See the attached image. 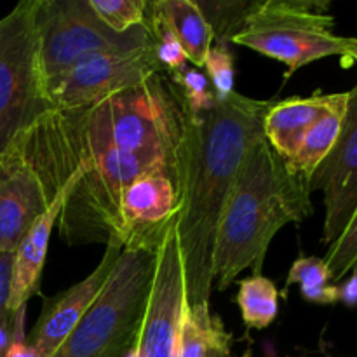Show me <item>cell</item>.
Returning <instances> with one entry per match:
<instances>
[{
	"label": "cell",
	"mask_w": 357,
	"mask_h": 357,
	"mask_svg": "<svg viewBox=\"0 0 357 357\" xmlns=\"http://www.w3.org/2000/svg\"><path fill=\"white\" fill-rule=\"evenodd\" d=\"M52 112L84 171L58 220L59 237L68 246L107 244L117 236L119 202L136 178L164 173L178 181L185 100L164 72L91 107Z\"/></svg>",
	"instance_id": "1"
},
{
	"label": "cell",
	"mask_w": 357,
	"mask_h": 357,
	"mask_svg": "<svg viewBox=\"0 0 357 357\" xmlns=\"http://www.w3.org/2000/svg\"><path fill=\"white\" fill-rule=\"evenodd\" d=\"M272 103L237 91L199 114L185 103L176 234L188 305H209L220 222L248 152L264 138V119Z\"/></svg>",
	"instance_id": "2"
},
{
	"label": "cell",
	"mask_w": 357,
	"mask_h": 357,
	"mask_svg": "<svg viewBox=\"0 0 357 357\" xmlns=\"http://www.w3.org/2000/svg\"><path fill=\"white\" fill-rule=\"evenodd\" d=\"M309 181L293 174L264 138L248 152L216 236L213 284L225 291L241 272L258 275L275 234L314 213Z\"/></svg>",
	"instance_id": "3"
},
{
	"label": "cell",
	"mask_w": 357,
	"mask_h": 357,
	"mask_svg": "<svg viewBox=\"0 0 357 357\" xmlns=\"http://www.w3.org/2000/svg\"><path fill=\"white\" fill-rule=\"evenodd\" d=\"M164 230L124 241L100 295L51 357H124L131 351L142 333Z\"/></svg>",
	"instance_id": "4"
},
{
	"label": "cell",
	"mask_w": 357,
	"mask_h": 357,
	"mask_svg": "<svg viewBox=\"0 0 357 357\" xmlns=\"http://www.w3.org/2000/svg\"><path fill=\"white\" fill-rule=\"evenodd\" d=\"M328 9V2L314 0H260L230 42L284 63L288 79L317 59L347 56L351 38L333 33Z\"/></svg>",
	"instance_id": "5"
},
{
	"label": "cell",
	"mask_w": 357,
	"mask_h": 357,
	"mask_svg": "<svg viewBox=\"0 0 357 357\" xmlns=\"http://www.w3.org/2000/svg\"><path fill=\"white\" fill-rule=\"evenodd\" d=\"M35 21L45 94L63 73L89 56L136 51L152 42L145 23L126 33L112 31L87 0H38Z\"/></svg>",
	"instance_id": "6"
},
{
	"label": "cell",
	"mask_w": 357,
	"mask_h": 357,
	"mask_svg": "<svg viewBox=\"0 0 357 357\" xmlns=\"http://www.w3.org/2000/svg\"><path fill=\"white\" fill-rule=\"evenodd\" d=\"M38 0H23L0 20V153L51 110L40 72Z\"/></svg>",
	"instance_id": "7"
},
{
	"label": "cell",
	"mask_w": 357,
	"mask_h": 357,
	"mask_svg": "<svg viewBox=\"0 0 357 357\" xmlns=\"http://www.w3.org/2000/svg\"><path fill=\"white\" fill-rule=\"evenodd\" d=\"M164 72L153 45L126 52H101L63 73L47 91L51 110H79Z\"/></svg>",
	"instance_id": "8"
},
{
	"label": "cell",
	"mask_w": 357,
	"mask_h": 357,
	"mask_svg": "<svg viewBox=\"0 0 357 357\" xmlns=\"http://www.w3.org/2000/svg\"><path fill=\"white\" fill-rule=\"evenodd\" d=\"M176 222L178 213L166 225L157 248L155 274L139 333V349L143 357L174 356L181 302L185 298Z\"/></svg>",
	"instance_id": "9"
},
{
	"label": "cell",
	"mask_w": 357,
	"mask_h": 357,
	"mask_svg": "<svg viewBox=\"0 0 357 357\" xmlns=\"http://www.w3.org/2000/svg\"><path fill=\"white\" fill-rule=\"evenodd\" d=\"M309 188L324 194L323 243L331 246L357 209V84L349 91L337 143L312 173Z\"/></svg>",
	"instance_id": "10"
},
{
	"label": "cell",
	"mask_w": 357,
	"mask_h": 357,
	"mask_svg": "<svg viewBox=\"0 0 357 357\" xmlns=\"http://www.w3.org/2000/svg\"><path fill=\"white\" fill-rule=\"evenodd\" d=\"M51 202L37 171L23 152L9 143L0 153V255H14Z\"/></svg>",
	"instance_id": "11"
},
{
	"label": "cell",
	"mask_w": 357,
	"mask_h": 357,
	"mask_svg": "<svg viewBox=\"0 0 357 357\" xmlns=\"http://www.w3.org/2000/svg\"><path fill=\"white\" fill-rule=\"evenodd\" d=\"M105 246L107 250L103 258L86 279L44 300L40 316L30 337L26 338L28 345L33 349L37 357H51L54 354L59 345L72 333L77 323L82 319L91 303L100 295L124 244L119 237H112Z\"/></svg>",
	"instance_id": "12"
},
{
	"label": "cell",
	"mask_w": 357,
	"mask_h": 357,
	"mask_svg": "<svg viewBox=\"0 0 357 357\" xmlns=\"http://www.w3.org/2000/svg\"><path fill=\"white\" fill-rule=\"evenodd\" d=\"M180 208L178 181L164 173H150L136 178L122 192L119 202V239L138 234L155 232L166 227Z\"/></svg>",
	"instance_id": "13"
},
{
	"label": "cell",
	"mask_w": 357,
	"mask_h": 357,
	"mask_svg": "<svg viewBox=\"0 0 357 357\" xmlns=\"http://www.w3.org/2000/svg\"><path fill=\"white\" fill-rule=\"evenodd\" d=\"M73 185L63 188L47 209L31 225L26 236L17 244L13 255V268H10V288L7 307L13 314L26 309V303L40 284L42 268L45 264L49 239H51L52 227L58 225L59 215L65 206L66 195L72 190Z\"/></svg>",
	"instance_id": "14"
},
{
	"label": "cell",
	"mask_w": 357,
	"mask_h": 357,
	"mask_svg": "<svg viewBox=\"0 0 357 357\" xmlns=\"http://www.w3.org/2000/svg\"><path fill=\"white\" fill-rule=\"evenodd\" d=\"M337 96L338 93H314L309 98H289L272 103L264 119V136L284 162L296 155L307 132L333 107Z\"/></svg>",
	"instance_id": "15"
},
{
	"label": "cell",
	"mask_w": 357,
	"mask_h": 357,
	"mask_svg": "<svg viewBox=\"0 0 357 357\" xmlns=\"http://www.w3.org/2000/svg\"><path fill=\"white\" fill-rule=\"evenodd\" d=\"M232 333L209 305L192 307L181 302L173 357H230Z\"/></svg>",
	"instance_id": "16"
},
{
	"label": "cell",
	"mask_w": 357,
	"mask_h": 357,
	"mask_svg": "<svg viewBox=\"0 0 357 357\" xmlns=\"http://www.w3.org/2000/svg\"><path fill=\"white\" fill-rule=\"evenodd\" d=\"M150 9L171 28L183 47L188 61L204 66L206 56L211 49L215 33L204 14L194 0H157L150 2Z\"/></svg>",
	"instance_id": "17"
},
{
	"label": "cell",
	"mask_w": 357,
	"mask_h": 357,
	"mask_svg": "<svg viewBox=\"0 0 357 357\" xmlns=\"http://www.w3.org/2000/svg\"><path fill=\"white\" fill-rule=\"evenodd\" d=\"M347 100L349 93H338L333 107L307 132L305 139H303L296 155L286 162V167L293 174H298V176L305 178L309 181L314 171L317 169V166L326 159V155L331 152L342 131Z\"/></svg>",
	"instance_id": "18"
},
{
	"label": "cell",
	"mask_w": 357,
	"mask_h": 357,
	"mask_svg": "<svg viewBox=\"0 0 357 357\" xmlns=\"http://www.w3.org/2000/svg\"><path fill=\"white\" fill-rule=\"evenodd\" d=\"M237 305L244 324L253 330H265L279 314V291L265 275H250L239 282Z\"/></svg>",
	"instance_id": "19"
},
{
	"label": "cell",
	"mask_w": 357,
	"mask_h": 357,
	"mask_svg": "<svg viewBox=\"0 0 357 357\" xmlns=\"http://www.w3.org/2000/svg\"><path fill=\"white\" fill-rule=\"evenodd\" d=\"M331 282L333 281L324 258L300 257L289 268L286 288L291 284H300V291L307 302L333 305L338 302V286Z\"/></svg>",
	"instance_id": "20"
},
{
	"label": "cell",
	"mask_w": 357,
	"mask_h": 357,
	"mask_svg": "<svg viewBox=\"0 0 357 357\" xmlns=\"http://www.w3.org/2000/svg\"><path fill=\"white\" fill-rule=\"evenodd\" d=\"M145 26L149 28L153 51H155V56L159 59L160 66H162L164 73L169 77H174L176 73L183 72L187 68V54H185L183 47L178 42V38L171 31V28L150 9V3L149 9H146Z\"/></svg>",
	"instance_id": "21"
},
{
	"label": "cell",
	"mask_w": 357,
	"mask_h": 357,
	"mask_svg": "<svg viewBox=\"0 0 357 357\" xmlns=\"http://www.w3.org/2000/svg\"><path fill=\"white\" fill-rule=\"evenodd\" d=\"M98 20L115 33H126L145 23L146 0H87Z\"/></svg>",
	"instance_id": "22"
},
{
	"label": "cell",
	"mask_w": 357,
	"mask_h": 357,
	"mask_svg": "<svg viewBox=\"0 0 357 357\" xmlns=\"http://www.w3.org/2000/svg\"><path fill=\"white\" fill-rule=\"evenodd\" d=\"M324 261L330 271L331 281H340L357 267V209L342 236L330 246Z\"/></svg>",
	"instance_id": "23"
},
{
	"label": "cell",
	"mask_w": 357,
	"mask_h": 357,
	"mask_svg": "<svg viewBox=\"0 0 357 357\" xmlns=\"http://www.w3.org/2000/svg\"><path fill=\"white\" fill-rule=\"evenodd\" d=\"M204 66L216 100H225L230 94L236 93L234 89V79H236L234 56L230 52L229 44L211 45L208 56H206Z\"/></svg>",
	"instance_id": "24"
},
{
	"label": "cell",
	"mask_w": 357,
	"mask_h": 357,
	"mask_svg": "<svg viewBox=\"0 0 357 357\" xmlns=\"http://www.w3.org/2000/svg\"><path fill=\"white\" fill-rule=\"evenodd\" d=\"M171 80L180 87L185 103L195 114L208 110L216 101L215 91H213L211 84H209V79L201 70L188 68L187 66L183 72L171 77Z\"/></svg>",
	"instance_id": "25"
},
{
	"label": "cell",
	"mask_w": 357,
	"mask_h": 357,
	"mask_svg": "<svg viewBox=\"0 0 357 357\" xmlns=\"http://www.w3.org/2000/svg\"><path fill=\"white\" fill-rule=\"evenodd\" d=\"M24 314H26V309L20 310L14 340L10 342L9 349H7L6 356L3 357H37V354L33 352V349L28 345L26 338H24Z\"/></svg>",
	"instance_id": "26"
},
{
	"label": "cell",
	"mask_w": 357,
	"mask_h": 357,
	"mask_svg": "<svg viewBox=\"0 0 357 357\" xmlns=\"http://www.w3.org/2000/svg\"><path fill=\"white\" fill-rule=\"evenodd\" d=\"M10 268H13V255H0V317L13 314L7 307L10 288Z\"/></svg>",
	"instance_id": "27"
},
{
	"label": "cell",
	"mask_w": 357,
	"mask_h": 357,
	"mask_svg": "<svg viewBox=\"0 0 357 357\" xmlns=\"http://www.w3.org/2000/svg\"><path fill=\"white\" fill-rule=\"evenodd\" d=\"M352 275L344 282L342 286H338V302L345 303L347 307H356L357 305V267L352 268Z\"/></svg>",
	"instance_id": "28"
},
{
	"label": "cell",
	"mask_w": 357,
	"mask_h": 357,
	"mask_svg": "<svg viewBox=\"0 0 357 357\" xmlns=\"http://www.w3.org/2000/svg\"><path fill=\"white\" fill-rule=\"evenodd\" d=\"M345 58H351L354 59L357 63V38H351V45H349V51H347V56Z\"/></svg>",
	"instance_id": "29"
},
{
	"label": "cell",
	"mask_w": 357,
	"mask_h": 357,
	"mask_svg": "<svg viewBox=\"0 0 357 357\" xmlns=\"http://www.w3.org/2000/svg\"><path fill=\"white\" fill-rule=\"evenodd\" d=\"M124 357H143V354H142V349H139V338H138V342H136V344L132 345L131 351H129L128 354H126Z\"/></svg>",
	"instance_id": "30"
}]
</instances>
